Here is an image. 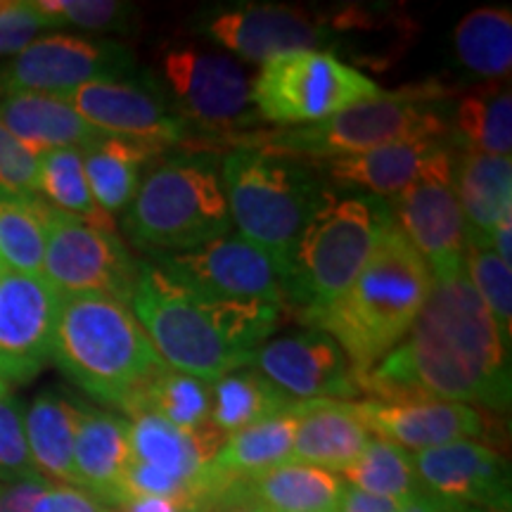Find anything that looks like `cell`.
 Masks as SVG:
<instances>
[{"instance_id": "1", "label": "cell", "mask_w": 512, "mask_h": 512, "mask_svg": "<svg viewBox=\"0 0 512 512\" xmlns=\"http://www.w3.org/2000/svg\"><path fill=\"white\" fill-rule=\"evenodd\" d=\"M361 387L375 399L432 396L508 411L510 349L465 268L432 278L427 302L408 335L361 377Z\"/></svg>"}, {"instance_id": "2", "label": "cell", "mask_w": 512, "mask_h": 512, "mask_svg": "<svg viewBox=\"0 0 512 512\" xmlns=\"http://www.w3.org/2000/svg\"><path fill=\"white\" fill-rule=\"evenodd\" d=\"M128 306L166 366L209 384L249 368L254 351L271 339L283 313L278 304L204 297L152 261H140Z\"/></svg>"}, {"instance_id": "3", "label": "cell", "mask_w": 512, "mask_h": 512, "mask_svg": "<svg viewBox=\"0 0 512 512\" xmlns=\"http://www.w3.org/2000/svg\"><path fill=\"white\" fill-rule=\"evenodd\" d=\"M53 363L95 401L128 415L169 368L131 306L105 294L62 297Z\"/></svg>"}, {"instance_id": "4", "label": "cell", "mask_w": 512, "mask_h": 512, "mask_svg": "<svg viewBox=\"0 0 512 512\" xmlns=\"http://www.w3.org/2000/svg\"><path fill=\"white\" fill-rule=\"evenodd\" d=\"M430 290V266L394 221L349 290L309 323L335 339L363 377L408 335Z\"/></svg>"}, {"instance_id": "5", "label": "cell", "mask_w": 512, "mask_h": 512, "mask_svg": "<svg viewBox=\"0 0 512 512\" xmlns=\"http://www.w3.org/2000/svg\"><path fill=\"white\" fill-rule=\"evenodd\" d=\"M448 95L451 93L439 83H415L384 91L380 98L358 102L318 124L245 133L226 140L235 147H256L273 155L323 162L384 145L446 138Z\"/></svg>"}, {"instance_id": "6", "label": "cell", "mask_w": 512, "mask_h": 512, "mask_svg": "<svg viewBox=\"0 0 512 512\" xmlns=\"http://www.w3.org/2000/svg\"><path fill=\"white\" fill-rule=\"evenodd\" d=\"M394 223L389 204L366 192L337 195L325 188L294 247L285 302L309 323L349 290L380 235Z\"/></svg>"}, {"instance_id": "7", "label": "cell", "mask_w": 512, "mask_h": 512, "mask_svg": "<svg viewBox=\"0 0 512 512\" xmlns=\"http://www.w3.org/2000/svg\"><path fill=\"white\" fill-rule=\"evenodd\" d=\"M221 181L230 223L238 226L240 238L271 256L287 283L299 235L328 185L306 159L256 147L230 150L221 159Z\"/></svg>"}, {"instance_id": "8", "label": "cell", "mask_w": 512, "mask_h": 512, "mask_svg": "<svg viewBox=\"0 0 512 512\" xmlns=\"http://www.w3.org/2000/svg\"><path fill=\"white\" fill-rule=\"evenodd\" d=\"M221 166L214 155L166 157L147 171L128 207L124 230L152 254L188 252L228 235Z\"/></svg>"}, {"instance_id": "9", "label": "cell", "mask_w": 512, "mask_h": 512, "mask_svg": "<svg viewBox=\"0 0 512 512\" xmlns=\"http://www.w3.org/2000/svg\"><path fill=\"white\" fill-rule=\"evenodd\" d=\"M377 83L325 50H294L261 64L252 81L259 121L297 128L380 98Z\"/></svg>"}, {"instance_id": "10", "label": "cell", "mask_w": 512, "mask_h": 512, "mask_svg": "<svg viewBox=\"0 0 512 512\" xmlns=\"http://www.w3.org/2000/svg\"><path fill=\"white\" fill-rule=\"evenodd\" d=\"M157 83L183 124L221 133L252 126L259 114L245 64L219 50L171 46L159 55Z\"/></svg>"}, {"instance_id": "11", "label": "cell", "mask_w": 512, "mask_h": 512, "mask_svg": "<svg viewBox=\"0 0 512 512\" xmlns=\"http://www.w3.org/2000/svg\"><path fill=\"white\" fill-rule=\"evenodd\" d=\"M358 12L342 15L275 3H238L211 10L200 19V31L247 62L264 64L294 50H318L339 31L363 29Z\"/></svg>"}, {"instance_id": "12", "label": "cell", "mask_w": 512, "mask_h": 512, "mask_svg": "<svg viewBox=\"0 0 512 512\" xmlns=\"http://www.w3.org/2000/svg\"><path fill=\"white\" fill-rule=\"evenodd\" d=\"M138 268L140 261L133 259L114 230L50 207L43 278L60 297L105 294L128 304Z\"/></svg>"}, {"instance_id": "13", "label": "cell", "mask_w": 512, "mask_h": 512, "mask_svg": "<svg viewBox=\"0 0 512 512\" xmlns=\"http://www.w3.org/2000/svg\"><path fill=\"white\" fill-rule=\"evenodd\" d=\"M136 55L117 41L50 34L0 64V93L67 95L95 81L136 76Z\"/></svg>"}, {"instance_id": "14", "label": "cell", "mask_w": 512, "mask_h": 512, "mask_svg": "<svg viewBox=\"0 0 512 512\" xmlns=\"http://www.w3.org/2000/svg\"><path fill=\"white\" fill-rule=\"evenodd\" d=\"M152 261L188 290L230 302L285 306V275L271 256L240 235H223L188 252L155 254Z\"/></svg>"}, {"instance_id": "15", "label": "cell", "mask_w": 512, "mask_h": 512, "mask_svg": "<svg viewBox=\"0 0 512 512\" xmlns=\"http://www.w3.org/2000/svg\"><path fill=\"white\" fill-rule=\"evenodd\" d=\"M453 159V150L444 152L387 202L396 226L427 261L432 278L465 268V221L453 190Z\"/></svg>"}, {"instance_id": "16", "label": "cell", "mask_w": 512, "mask_h": 512, "mask_svg": "<svg viewBox=\"0 0 512 512\" xmlns=\"http://www.w3.org/2000/svg\"><path fill=\"white\" fill-rule=\"evenodd\" d=\"M62 98L102 136L138 140L166 150L183 143L188 133V126L171 110L157 81L143 74L86 83Z\"/></svg>"}, {"instance_id": "17", "label": "cell", "mask_w": 512, "mask_h": 512, "mask_svg": "<svg viewBox=\"0 0 512 512\" xmlns=\"http://www.w3.org/2000/svg\"><path fill=\"white\" fill-rule=\"evenodd\" d=\"M62 297L43 275H0V380L24 384L53 361Z\"/></svg>"}, {"instance_id": "18", "label": "cell", "mask_w": 512, "mask_h": 512, "mask_svg": "<svg viewBox=\"0 0 512 512\" xmlns=\"http://www.w3.org/2000/svg\"><path fill=\"white\" fill-rule=\"evenodd\" d=\"M249 368L297 401H349L363 394L361 375L347 354L318 328L268 339L254 351Z\"/></svg>"}, {"instance_id": "19", "label": "cell", "mask_w": 512, "mask_h": 512, "mask_svg": "<svg viewBox=\"0 0 512 512\" xmlns=\"http://www.w3.org/2000/svg\"><path fill=\"white\" fill-rule=\"evenodd\" d=\"M420 489L453 508L494 510L510 505V465L479 439H460L413 456Z\"/></svg>"}, {"instance_id": "20", "label": "cell", "mask_w": 512, "mask_h": 512, "mask_svg": "<svg viewBox=\"0 0 512 512\" xmlns=\"http://www.w3.org/2000/svg\"><path fill=\"white\" fill-rule=\"evenodd\" d=\"M356 418L375 439H384L403 451H427L460 439H482L486 418L467 403L432 396H389L351 403Z\"/></svg>"}, {"instance_id": "21", "label": "cell", "mask_w": 512, "mask_h": 512, "mask_svg": "<svg viewBox=\"0 0 512 512\" xmlns=\"http://www.w3.org/2000/svg\"><path fill=\"white\" fill-rule=\"evenodd\" d=\"M223 441L226 434L216 430L211 422L200 430L185 432L152 413L136 415L128 427L131 463L174 479L188 491L195 508L221 484V477L214 475L211 463L221 451Z\"/></svg>"}, {"instance_id": "22", "label": "cell", "mask_w": 512, "mask_h": 512, "mask_svg": "<svg viewBox=\"0 0 512 512\" xmlns=\"http://www.w3.org/2000/svg\"><path fill=\"white\" fill-rule=\"evenodd\" d=\"M448 150L451 145L446 138H427L375 147L358 155L323 159L318 166L339 188L363 190L366 195L389 202Z\"/></svg>"}, {"instance_id": "23", "label": "cell", "mask_w": 512, "mask_h": 512, "mask_svg": "<svg viewBox=\"0 0 512 512\" xmlns=\"http://www.w3.org/2000/svg\"><path fill=\"white\" fill-rule=\"evenodd\" d=\"M128 427L131 420L110 411H81L76 427V484L105 503V508H117L124 498V477L131 460Z\"/></svg>"}, {"instance_id": "24", "label": "cell", "mask_w": 512, "mask_h": 512, "mask_svg": "<svg viewBox=\"0 0 512 512\" xmlns=\"http://www.w3.org/2000/svg\"><path fill=\"white\" fill-rule=\"evenodd\" d=\"M0 124L31 155L76 147L83 150L102 133L74 112L60 95L10 93L0 98Z\"/></svg>"}, {"instance_id": "25", "label": "cell", "mask_w": 512, "mask_h": 512, "mask_svg": "<svg viewBox=\"0 0 512 512\" xmlns=\"http://www.w3.org/2000/svg\"><path fill=\"white\" fill-rule=\"evenodd\" d=\"M373 439L351 401H304L294 434L292 460L342 475Z\"/></svg>"}, {"instance_id": "26", "label": "cell", "mask_w": 512, "mask_h": 512, "mask_svg": "<svg viewBox=\"0 0 512 512\" xmlns=\"http://www.w3.org/2000/svg\"><path fill=\"white\" fill-rule=\"evenodd\" d=\"M453 190L465 221V242L489 245L498 223L512 216L510 157L460 152L453 159Z\"/></svg>"}, {"instance_id": "27", "label": "cell", "mask_w": 512, "mask_h": 512, "mask_svg": "<svg viewBox=\"0 0 512 512\" xmlns=\"http://www.w3.org/2000/svg\"><path fill=\"white\" fill-rule=\"evenodd\" d=\"M79 418L81 408L57 392L38 394L24 413L31 465L48 484L79 486L74 472V439Z\"/></svg>"}, {"instance_id": "28", "label": "cell", "mask_w": 512, "mask_h": 512, "mask_svg": "<svg viewBox=\"0 0 512 512\" xmlns=\"http://www.w3.org/2000/svg\"><path fill=\"white\" fill-rule=\"evenodd\" d=\"M242 491L264 512H339L344 479L304 463H283L240 479Z\"/></svg>"}, {"instance_id": "29", "label": "cell", "mask_w": 512, "mask_h": 512, "mask_svg": "<svg viewBox=\"0 0 512 512\" xmlns=\"http://www.w3.org/2000/svg\"><path fill=\"white\" fill-rule=\"evenodd\" d=\"M162 152L155 145L117 136H100L83 147V171L95 204L110 216L131 207L140 185V171Z\"/></svg>"}, {"instance_id": "30", "label": "cell", "mask_w": 512, "mask_h": 512, "mask_svg": "<svg viewBox=\"0 0 512 512\" xmlns=\"http://www.w3.org/2000/svg\"><path fill=\"white\" fill-rule=\"evenodd\" d=\"M302 406L292 413L273 415L268 420L254 422L245 430L228 434L211 463L214 475L223 479H247L271 467L290 463Z\"/></svg>"}, {"instance_id": "31", "label": "cell", "mask_w": 512, "mask_h": 512, "mask_svg": "<svg viewBox=\"0 0 512 512\" xmlns=\"http://www.w3.org/2000/svg\"><path fill=\"white\" fill-rule=\"evenodd\" d=\"M302 401L287 396L254 368H240L211 384V418L216 430L235 434L273 415L292 413Z\"/></svg>"}, {"instance_id": "32", "label": "cell", "mask_w": 512, "mask_h": 512, "mask_svg": "<svg viewBox=\"0 0 512 512\" xmlns=\"http://www.w3.org/2000/svg\"><path fill=\"white\" fill-rule=\"evenodd\" d=\"M50 204L36 192L0 190V261L8 271L43 275Z\"/></svg>"}, {"instance_id": "33", "label": "cell", "mask_w": 512, "mask_h": 512, "mask_svg": "<svg viewBox=\"0 0 512 512\" xmlns=\"http://www.w3.org/2000/svg\"><path fill=\"white\" fill-rule=\"evenodd\" d=\"M453 140L463 145V152L510 157L512 150V98L510 88H477L453 107Z\"/></svg>"}, {"instance_id": "34", "label": "cell", "mask_w": 512, "mask_h": 512, "mask_svg": "<svg viewBox=\"0 0 512 512\" xmlns=\"http://www.w3.org/2000/svg\"><path fill=\"white\" fill-rule=\"evenodd\" d=\"M460 67L479 79L501 81L512 69V15L508 8H477L453 31Z\"/></svg>"}, {"instance_id": "35", "label": "cell", "mask_w": 512, "mask_h": 512, "mask_svg": "<svg viewBox=\"0 0 512 512\" xmlns=\"http://www.w3.org/2000/svg\"><path fill=\"white\" fill-rule=\"evenodd\" d=\"M36 195L46 197L50 207L62 214L76 216L98 228L114 230L112 216L105 214L93 200L86 171H83V155L76 147L50 150L38 157Z\"/></svg>"}, {"instance_id": "36", "label": "cell", "mask_w": 512, "mask_h": 512, "mask_svg": "<svg viewBox=\"0 0 512 512\" xmlns=\"http://www.w3.org/2000/svg\"><path fill=\"white\" fill-rule=\"evenodd\" d=\"M344 484L373 496L411 501L420 494L418 477L413 470V456L384 439H370L363 453L339 475Z\"/></svg>"}, {"instance_id": "37", "label": "cell", "mask_w": 512, "mask_h": 512, "mask_svg": "<svg viewBox=\"0 0 512 512\" xmlns=\"http://www.w3.org/2000/svg\"><path fill=\"white\" fill-rule=\"evenodd\" d=\"M140 413L159 415L162 420L185 432L200 430V427L209 425L211 418V384L166 368L145 389L138 411L131 418Z\"/></svg>"}, {"instance_id": "38", "label": "cell", "mask_w": 512, "mask_h": 512, "mask_svg": "<svg viewBox=\"0 0 512 512\" xmlns=\"http://www.w3.org/2000/svg\"><path fill=\"white\" fill-rule=\"evenodd\" d=\"M465 273L486 311L494 318L498 335L510 349L512 337V268L503 261L491 245L465 242Z\"/></svg>"}, {"instance_id": "39", "label": "cell", "mask_w": 512, "mask_h": 512, "mask_svg": "<svg viewBox=\"0 0 512 512\" xmlns=\"http://www.w3.org/2000/svg\"><path fill=\"white\" fill-rule=\"evenodd\" d=\"M48 27H76L86 31H128L136 17L133 5L119 0H31Z\"/></svg>"}, {"instance_id": "40", "label": "cell", "mask_w": 512, "mask_h": 512, "mask_svg": "<svg viewBox=\"0 0 512 512\" xmlns=\"http://www.w3.org/2000/svg\"><path fill=\"white\" fill-rule=\"evenodd\" d=\"M36 475L31 465L22 406L10 389L0 392V484Z\"/></svg>"}, {"instance_id": "41", "label": "cell", "mask_w": 512, "mask_h": 512, "mask_svg": "<svg viewBox=\"0 0 512 512\" xmlns=\"http://www.w3.org/2000/svg\"><path fill=\"white\" fill-rule=\"evenodd\" d=\"M41 29H48V22L31 0H0V55H17Z\"/></svg>"}, {"instance_id": "42", "label": "cell", "mask_w": 512, "mask_h": 512, "mask_svg": "<svg viewBox=\"0 0 512 512\" xmlns=\"http://www.w3.org/2000/svg\"><path fill=\"white\" fill-rule=\"evenodd\" d=\"M38 157L24 150L0 124V190L36 192Z\"/></svg>"}, {"instance_id": "43", "label": "cell", "mask_w": 512, "mask_h": 512, "mask_svg": "<svg viewBox=\"0 0 512 512\" xmlns=\"http://www.w3.org/2000/svg\"><path fill=\"white\" fill-rule=\"evenodd\" d=\"M107 508L98 498L79 486L67 484H48L36 498L31 512H105Z\"/></svg>"}, {"instance_id": "44", "label": "cell", "mask_w": 512, "mask_h": 512, "mask_svg": "<svg viewBox=\"0 0 512 512\" xmlns=\"http://www.w3.org/2000/svg\"><path fill=\"white\" fill-rule=\"evenodd\" d=\"M46 486V479L38 475L3 482L0 484V512H31Z\"/></svg>"}, {"instance_id": "45", "label": "cell", "mask_w": 512, "mask_h": 512, "mask_svg": "<svg viewBox=\"0 0 512 512\" xmlns=\"http://www.w3.org/2000/svg\"><path fill=\"white\" fill-rule=\"evenodd\" d=\"M403 505L406 503L396 501V498L373 496L354 489V486H347L342 503H339V512H401Z\"/></svg>"}, {"instance_id": "46", "label": "cell", "mask_w": 512, "mask_h": 512, "mask_svg": "<svg viewBox=\"0 0 512 512\" xmlns=\"http://www.w3.org/2000/svg\"><path fill=\"white\" fill-rule=\"evenodd\" d=\"M117 512H192V505L176 498L131 496L117 505Z\"/></svg>"}, {"instance_id": "47", "label": "cell", "mask_w": 512, "mask_h": 512, "mask_svg": "<svg viewBox=\"0 0 512 512\" xmlns=\"http://www.w3.org/2000/svg\"><path fill=\"white\" fill-rule=\"evenodd\" d=\"M512 216L510 219H505L498 223V226L491 230L489 235V245L494 252L501 256L503 261H508V264H512Z\"/></svg>"}, {"instance_id": "48", "label": "cell", "mask_w": 512, "mask_h": 512, "mask_svg": "<svg viewBox=\"0 0 512 512\" xmlns=\"http://www.w3.org/2000/svg\"><path fill=\"white\" fill-rule=\"evenodd\" d=\"M463 510L465 508H453V505H448L444 501H439V498L420 491L418 496H413L411 501H406L401 512H463Z\"/></svg>"}, {"instance_id": "49", "label": "cell", "mask_w": 512, "mask_h": 512, "mask_svg": "<svg viewBox=\"0 0 512 512\" xmlns=\"http://www.w3.org/2000/svg\"><path fill=\"white\" fill-rule=\"evenodd\" d=\"M484 512H512L510 505H503V508H494V510H484Z\"/></svg>"}, {"instance_id": "50", "label": "cell", "mask_w": 512, "mask_h": 512, "mask_svg": "<svg viewBox=\"0 0 512 512\" xmlns=\"http://www.w3.org/2000/svg\"><path fill=\"white\" fill-rule=\"evenodd\" d=\"M5 271H8V268H5V264H3V261H0V275H3Z\"/></svg>"}, {"instance_id": "51", "label": "cell", "mask_w": 512, "mask_h": 512, "mask_svg": "<svg viewBox=\"0 0 512 512\" xmlns=\"http://www.w3.org/2000/svg\"><path fill=\"white\" fill-rule=\"evenodd\" d=\"M463 512H484V510H477V508H465Z\"/></svg>"}, {"instance_id": "52", "label": "cell", "mask_w": 512, "mask_h": 512, "mask_svg": "<svg viewBox=\"0 0 512 512\" xmlns=\"http://www.w3.org/2000/svg\"><path fill=\"white\" fill-rule=\"evenodd\" d=\"M3 389H8V384H5L3 380H0V392H3Z\"/></svg>"}, {"instance_id": "53", "label": "cell", "mask_w": 512, "mask_h": 512, "mask_svg": "<svg viewBox=\"0 0 512 512\" xmlns=\"http://www.w3.org/2000/svg\"><path fill=\"white\" fill-rule=\"evenodd\" d=\"M105 512H117V510H112V508H107V510H105Z\"/></svg>"}]
</instances>
